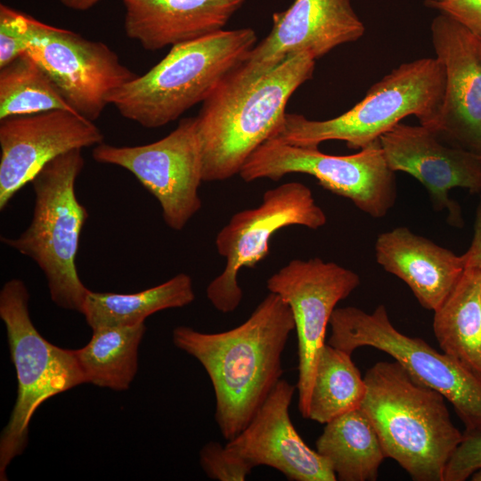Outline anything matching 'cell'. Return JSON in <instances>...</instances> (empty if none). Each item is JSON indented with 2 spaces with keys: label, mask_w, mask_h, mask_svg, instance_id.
I'll use <instances>...</instances> for the list:
<instances>
[{
  "label": "cell",
  "mask_w": 481,
  "mask_h": 481,
  "mask_svg": "<svg viewBox=\"0 0 481 481\" xmlns=\"http://www.w3.org/2000/svg\"><path fill=\"white\" fill-rule=\"evenodd\" d=\"M294 330L290 307L272 292L246 321L228 330H173L174 345L198 360L209 377L215 420L225 440L248 425L282 379V354Z\"/></svg>",
  "instance_id": "1"
},
{
  "label": "cell",
  "mask_w": 481,
  "mask_h": 481,
  "mask_svg": "<svg viewBox=\"0 0 481 481\" xmlns=\"http://www.w3.org/2000/svg\"><path fill=\"white\" fill-rule=\"evenodd\" d=\"M314 66L302 53L257 77L236 68L219 84L196 117L203 182L239 175L254 151L274 136L289 98L313 77Z\"/></svg>",
  "instance_id": "2"
},
{
  "label": "cell",
  "mask_w": 481,
  "mask_h": 481,
  "mask_svg": "<svg viewBox=\"0 0 481 481\" xmlns=\"http://www.w3.org/2000/svg\"><path fill=\"white\" fill-rule=\"evenodd\" d=\"M363 379L366 393L360 409L372 423L385 457L414 481H444L446 464L463 436L445 397L396 361L376 363Z\"/></svg>",
  "instance_id": "3"
},
{
  "label": "cell",
  "mask_w": 481,
  "mask_h": 481,
  "mask_svg": "<svg viewBox=\"0 0 481 481\" xmlns=\"http://www.w3.org/2000/svg\"><path fill=\"white\" fill-rule=\"evenodd\" d=\"M257 41L256 32L243 28L173 45L149 71L117 89L110 104L143 127L164 126L207 100L245 61Z\"/></svg>",
  "instance_id": "4"
},
{
  "label": "cell",
  "mask_w": 481,
  "mask_h": 481,
  "mask_svg": "<svg viewBox=\"0 0 481 481\" xmlns=\"http://www.w3.org/2000/svg\"><path fill=\"white\" fill-rule=\"evenodd\" d=\"M445 90V71L437 58H421L395 68L345 113L327 120H311L286 113L272 139L283 143L318 148L322 142L344 141L363 149L400 123L414 116L435 131Z\"/></svg>",
  "instance_id": "5"
},
{
  "label": "cell",
  "mask_w": 481,
  "mask_h": 481,
  "mask_svg": "<svg viewBox=\"0 0 481 481\" xmlns=\"http://www.w3.org/2000/svg\"><path fill=\"white\" fill-rule=\"evenodd\" d=\"M81 151L62 153L43 167L31 181L35 206L30 224L17 238L1 237L3 243L36 262L56 306L79 313L90 291L76 265L81 232L88 217L75 192L85 165Z\"/></svg>",
  "instance_id": "6"
},
{
  "label": "cell",
  "mask_w": 481,
  "mask_h": 481,
  "mask_svg": "<svg viewBox=\"0 0 481 481\" xmlns=\"http://www.w3.org/2000/svg\"><path fill=\"white\" fill-rule=\"evenodd\" d=\"M29 293L19 279L6 281L0 291V317L7 333L15 368L17 398L0 436V480L28 444L30 420L49 398L86 383L74 349L57 346L34 326L29 312Z\"/></svg>",
  "instance_id": "7"
},
{
  "label": "cell",
  "mask_w": 481,
  "mask_h": 481,
  "mask_svg": "<svg viewBox=\"0 0 481 481\" xmlns=\"http://www.w3.org/2000/svg\"><path fill=\"white\" fill-rule=\"evenodd\" d=\"M327 343L348 354L361 346L383 351L413 378L441 393L452 405L467 432H481V377L420 338L395 328L384 305L372 313L355 306L336 307Z\"/></svg>",
  "instance_id": "8"
},
{
  "label": "cell",
  "mask_w": 481,
  "mask_h": 481,
  "mask_svg": "<svg viewBox=\"0 0 481 481\" xmlns=\"http://www.w3.org/2000/svg\"><path fill=\"white\" fill-rule=\"evenodd\" d=\"M293 173L314 176L324 189L350 200L374 218L385 216L396 200L395 172L386 161L379 139L344 156L269 139L249 157L239 175L249 183L278 181Z\"/></svg>",
  "instance_id": "9"
},
{
  "label": "cell",
  "mask_w": 481,
  "mask_h": 481,
  "mask_svg": "<svg viewBox=\"0 0 481 481\" xmlns=\"http://www.w3.org/2000/svg\"><path fill=\"white\" fill-rule=\"evenodd\" d=\"M326 222L324 211L304 183L289 182L267 190L257 207L235 213L218 232L216 248L225 265L207 287L208 301L223 314L235 311L243 297L240 271L256 266L269 255V242L277 231L292 225L315 230Z\"/></svg>",
  "instance_id": "10"
},
{
  "label": "cell",
  "mask_w": 481,
  "mask_h": 481,
  "mask_svg": "<svg viewBox=\"0 0 481 481\" xmlns=\"http://www.w3.org/2000/svg\"><path fill=\"white\" fill-rule=\"evenodd\" d=\"M96 162L121 167L159 201L166 224L181 231L202 206V156L196 117L185 118L167 136L138 146H94Z\"/></svg>",
  "instance_id": "11"
},
{
  "label": "cell",
  "mask_w": 481,
  "mask_h": 481,
  "mask_svg": "<svg viewBox=\"0 0 481 481\" xmlns=\"http://www.w3.org/2000/svg\"><path fill=\"white\" fill-rule=\"evenodd\" d=\"M26 53L45 71L75 112L94 121L110 95L138 75L106 44L29 19Z\"/></svg>",
  "instance_id": "12"
},
{
  "label": "cell",
  "mask_w": 481,
  "mask_h": 481,
  "mask_svg": "<svg viewBox=\"0 0 481 481\" xmlns=\"http://www.w3.org/2000/svg\"><path fill=\"white\" fill-rule=\"evenodd\" d=\"M359 275L334 262L319 257L293 259L266 281L269 292L290 307L298 336L296 385L298 410L307 419L308 404L319 353L326 343V330L338 303L359 285Z\"/></svg>",
  "instance_id": "13"
},
{
  "label": "cell",
  "mask_w": 481,
  "mask_h": 481,
  "mask_svg": "<svg viewBox=\"0 0 481 481\" xmlns=\"http://www.w3.org/2000/svg\"><path fill=\"white\" fill-rule=\"evenodd\" d=\"M100 128L62 110L0 119V210L50 160L75 149L103 143Z\"/></svg>",
  "instance_id": "14"
},
{
  "label": "cell",
  "mask_w": 481,
  "mask_h": 481,
  "mask_svg": "<svg viewBox=\"0 0 481 481\" xmlns=\"http://www.w3.org/2000/svg\"><path fill=\"white\" fill-rule=\"evenodd\" d=\"M364 25L351 0H295L273 14V28L236 70L260 76L288 58L306 53L314 60L363 36Z\"/></svg>",
  "instance_id": "15"
},
{
  "label": "cell",
  "mask_w": 481,
  "mask_h": 481,
  "mask_svg": "<svg viewBox=\"0 0 481 481\" xmlns=\"http://www.w3.org/2000/svg\"><path fill=\"white\" fill-rule=\"evenodd\" d=\"M389 167L416 178L430 195L436 210H448V221L462 227L458 203L450 199L452 188L481 192V156L442 142L429 128L398 123L379 137Z\"/></svg>",
  "instance_id": "16"
},
{
  "label": "cell",
  "mask_w": 481,
  "mask_h": 481,
  "mask_svg": "<svg viewBox=\"0 0 481 481\" xmlns=\"http://www.w3.org/2000/svg\"><path fill=\"white\" fill-rule=\"evenodd\" d=\"M431 40L445 71V90L434 133L450 145L481 156V42L451 16L440 12Z\"/></svg>",
  "instance_id": "17"
},
{
  "label": "cell",
  "mask_w": 481,
  "mask_h": 481,
  "mask_svg": "<svg viewBox=\"0 0 481 481\" xmlns=\"http://www.w3.org/2000/svg\"><path fill=\"white\" fill-rule=\"evenodd\" d=\"M296 389L281 379L248 425L225 444L254 468H273L290 481H336L329 462L305 443L291 421Z\"/></svg>",
  "instance_id": "18"
},
{
  "label": "cell",
  "mask_w": 481,
  "mask_h": 481,
  "mask_svg": "<svg viewBox=\"0 0 481 481\" xmlns=\"http://www.w3.org/2000/svg\"><path fill=\"white\" fill-rule=\"evenodd\" d=\"M245 0H121L126 35L149 51L224 29Z\"/></svg>",
  "instance_id": "19"
},
{
  "label": "cell",
  "mask_w": 481,
  "mask_h": 481,
  "mask_svg": "<svg viewBox=\"0 0 481 481\" xmlns=\"http://www.w3.org/2000/svg\"><path fill=\"white\" fill-rule=\"evenodd\" d=\"M377 263L404 281L418 302L434 311L453 289L465 265L461 256L399 226L379 234Z\"/></svg>",
  "instance_id": "20"
},
{
  "label": "cell",
  "mask_w": 481,
  "mask_h": 481,
  "mask_svg": "<svg viewBox=\"0 0 481 481\" xmlns=\"http://www.w3.org/2000/svg\"><path fill=\"white\" fill-rule=\"evenodd\" d=\"M433 331L444 354L481 377V267H465L434 310Z\"/></svg>",
  "instance_id": "21"
},
{
  "label": "cell",
  "mask_w": 481,
  "mask_h": 481,
  "mask_svg": "<svg viewBox=\"0 0 481 481\" xmlns=\"http://www.w3.org/2000/svg\"><path fill=\"white\" fill-rule=\"evenodd\" d=\"M315 450L339 481H375L386 458L372 423L360 408L327 422Z\"/></svg>",
  "instance_id": "22"
},
{
  "label": "cell",
  "mask_w": 481,
  "mask_h": 481,
  "mask_svg": "<svg viewBox=\"0 0 481 481\" xmlns=\"http://www.w3.org/2000/svg\"><path fill=\"white\" fill-rule=\"evenodd\" d=\"M194 298L192 280L182 273L161 284L132 294L90 290L80 314L92 330L134 326L143 323L147 317L159 311L183 307Z\"/></svg>",
  "instance_id": "23"
},
{
  "label": "cell",
  "mask_w": 481,
  "mask_h": 481,
  "mask_svg": "<svg viewBox=\"0 0 481 481\" xmlns=\"http://www.w3.org/2000/svg\"><path fill=\"white\" fill-rule=\"evenodd\" d=\"M146 326L102 327L75 354L86 383L116 391L128 389L138 370V350Z\"/></svg>",
  "instance_id": "24"
},
{
  "label": "cell",
  "mask_w": 481,
  "mask_h": 481,
  "mask_svg": "<svg viewBox=\"0 0 481 481\" xmlns=\"http://www.w3.org/2000/svg\"><path fill=\"white\" fill-rule=\"evenodd\" d=\"M351 354L325 343L314 369L307 419L321 424L360 408L366 386Z\"/></svg>",
  "instance_id": "25"
},
{
  "label": "cell",
  "mask_w": 481,
  "mask_h": 481,
  "mask_svg": "<svg viewBox=\"0 0 481 481\" xmlns=\"http://www.w3.org/2000/svg\"><path fill=\"white\" fill-rule=\"evenodd\" d=\"M55 110L75 112L27 53L0 68V119Z\"/></svg>",
  "instance_id": "26"
},
{
  "label": "cell",
  "mask_w": 481,
  "mask_h": 481,
  "mask_svg": "<svg viewBox=\"0 0 481 481\" xmlns=\"http://www.w3.org/2000/svg\"><path fill=\"white\" fill-rule=\"evenodd\" d=\"M200 463L210 479L218 481H244L254 468L226 444L216 441H210L201 448Z\"/></svg>",
  "instance_id": "27"
},
{
  "label": "cell",
  "mask_w": 481,
  "mask_h": 481,
  "mask_svg": "<svg viewBox=\"0 0 481 481\" xmlns=\"http://www.w3.org/2000/svg\"><path fill=\"white\" fill-rule=\"evenodd\" d=\"M30 15L0 4V68L26 53Z\"/></svg>",
  "instance_id": "28"
},
{
  "label": "cell",
  "mask_w": 481,
  "mask_h": 481,
  "mask_svg": "<svg viewBox=\"0 0 481 481\" xmlns=\"http://www.w3.org/2000/svg\"><path fill=\"white\" fill-rule=\"evenodd\" d=\"M481 468V432H463L462 439L448 461L444 481H465Z\"/></svg>",
  "instance_id": "29"
},
{
  "label": "cell",
  "mask_w": 481,
  "mask_h": 481,
  "mask_svg": "<svg viewBox=\"0 0 481 481\" xmlns=\"http://www.w3.org/2000/svg\"><path fill=\"white\" fill-rule=\"evenodd\" d=\"M425 3L428 6L456 20L481 42V0H443Z\"/></svg>",
  "instance_id": "30"
},
{
  "label": "cell",
  "mask_w": 481,
  "mask_h": 481,
  "mask_svg": "<svg viewBox=\"0 0 481 481\" xmlns=\"http://www.w3.org/2000/svg\"><path fill=\"white\" fill-rule=\"evenodd\" d=\"M461 257L465 267H481V198L476 210L473 239Z\"/></svg>",
  "instance_id": "31"
},
{
  "label": "cell",
  "mask_w": 481,
  "mask_h": 481,
  "mask_svg": "<svg viewBox=\"0 0 481 481\" xmlns=\"http://www.w3.org/2000/svg\"><path fill=\"white\" fill-rule=\"evenodd\" d=\"M62 5L74 11H86L101 0H58Z\"/></svg>",
  "instance_id": "32"
},
{
  "label": "cell",
  "mask_w": 481,
  "mask_h": 481,
  "mask_svg": "<svg viewBox=\"0 0 481 481\" xmlns=\"http://www.w3.org/2000/svg\"><path fill=\"white\" fill-rule=\"evenodd\" d=\"M472 481H481V468L470 477Z\"/></svg>",
  "instance_id": "33"
},
{
  "label": "cell",
  "mask_w": 481,
  "mask_h": 481,
  "mask_svg": "<svg viewBox=\"0 0 481 481\" xmlns=\"http://www.w3.org/2000/svg\"><path fill=\"white\" fill-rule=\"evenodd\" d=\"M427 2H441L443 0H426Z\"/></svg>",
  "instance_id": "34"
}]
</instances>
